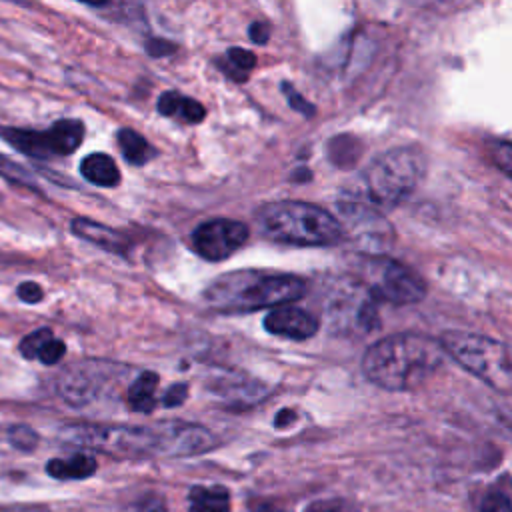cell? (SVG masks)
<instances>
[{"label":"cell","instance_id":"cell-12","mask_svg":"<svg viewBox=\"0 0 512 512\" xmlns=\"http://www.w3.org/2000/svg\"><path fill=\"white\" fill-rule=\"evenodd\" d=\"M212 392L228 404L236 406H248L254 402H260L270 390L258 380H252L244 374H232V376H222L220 380L212 382Z\"/></svg>","mask_w":512,"mask_h":512},{"label":"cell","instance_id":"cell-35","mask_svg":"<svg viewBox=\"0 0 512 512\" xmlns=\"http://www.w3.org/2000/svg\"><path fill=\"white\" fill-rule=\"evenodd\" d=\"M0 512H50V508L42 504H6L0 506Z\"/></svg>","mask_w":512,"mask_h":512},{"label":"cell","instance_id":"cell-24","mask_svg":"<svg viewBox=\"0 0 512 512\" xmlns=\"http://www.w3.org/2000/svg\"><path fill=\"white\" fill-rule=\"evenodd\" d=\"M6 440L22 452H30L38 446V434L34 428H30L28 424H10L6 428Z\"/></svg>","mask_w":512,"mask_h":512},{"label":"cell","instance_id":"cell-14","mask_svg":"<svg viewBox=\"0 0 512 512\" xmlns=\"http://www.w3.org/2000/svg\"><path fill=\"white\" fill-rule=\"evenodd\" d=\"M156 108L162 116L174 118V120H180V122H186V124H198L206 116V110L198 100L188 98V96H184L180 92H174V90L164 92L158 98Z\"/></svg>","mask_w":512,"mask_h":512},{"label":"cell","instance_id":"cell-2","mask_svg":"<svg viewBox=\"0 0 512 512\" xmlns=\"http://www.w3.org/2000/svg\"><path fill=\"white\" fill-rule=\"evenodd\" d=\"M304 290V280L294 274L232 270L206 286L204 300L210 308L220 312H254L288 306L302 298Z\"/></svg>","mask_w":512,"mask_h":512},{"label":"cell","instance_id":"cell-1","mask_svg":"<svg viewBox=\"0 0 512 512\" xmlns=\"http://www.w3.org/2000/svg\"><path fill=\"white\" fill-rule=\"evenodd\" d=\"M444 350L438 340L402 332L376 340L362 358L364 376L378 388L404 392L426 382L444 362Z\"/></svg>","mask_w":512,"mask_h":512},{"label":"cell","instance_id":"cell-5","mask_svg":"<svg viewBox=\"0 0 512 512\" xmlns=\"http://www.w3.org/2000/svg\"><path fill=\"white\" fill-rule=\"evenodd\" d=\"M438 342L444 354H450L464 370L480 378L484 384L498 392L510 390L512 364L510 350L504 342L464 330L444 332Z\"/></svg>","mask_w":512,"mask_h":512},{"label":"cell","instance_id":"cell-34","mask_svg":"<svg viewBox=\"0 0 512 512\" xmlns=\"http://www.w3.org/2000/svg\"><path fill=\"white\" fill-rule=\"evenodd\" d=\"M146 48H148V52H150L152 56H166V54H172V52L176 50L172 42H166V40H160V38L150 40Z\"/></svg>","mask_w":512,"mask_h":512},{"label":"cell","instance_id":"cell-23","mask_svg":"<svg viewBox=\"0 0 512 512\" xmlns=\"http://www.w3.org/2000/svg\"><path fill=\"white\" fill-rule=\"evenodd\" d=\"M354 148L356 150L362 148L356 138H352V136H338V138L330 140L328 152H330V158H332L334 164L348 166V164L356 162V158L360 156V152H354Z\"/></svg>","mask_w":512,"mask_h":512},{"label":"cell","instance_id":"cell-31","mask_svg":"<svg viewBox=\"0 0 512 512\" xmlns=\"http://www.w3.org/2000/svg\"><path fill=\"white\" fill-rule=\"evenodd\" d=\"M16 294L26 304H38L44 298V292H42L40 284H36V282H22L16 288Z\"/></svg>","mask_w":512,"mask_h":512},{"label":"cell","instance_id":"cell-3","mask_svg":"<svg viewBox=\"0 0 512 512\" xmlns=\"http://www.w3.org/2000/svg\"><path fill=\"white\" fill-rule=\"evenodd\" d=\"M262 236L290 246H334L344 238V226L328 210L302 202L278 200L256 212Z\"/></svg>","mask_w":512,"mask_h":512},{"label":"cell","instance_id":"cell-29","mask_svg":"<svg viewBox=\"0 0 512 512\" xmlns=\"http://www.w3.org/2000/svg\"><path fill=\"white\" fill-rule=\"evenodd\" d=\"M306 512H356V510L346 500L332 498V500H316V502H312L306 508Z\"/></svg>","mask_w":512,"mask_h":512},{"label":"cell","instance_id":"cell-26","mask_svg":"<svg viewBox=\"0 0 512 512\" xmlns=\"http://www.w3.org/2000/svg\"><path fill=\"white\" fill-rule=\"evenodd\" d=\"M478 512H512L510 496L502 490H492L482 498Z\"/></svg>","mask_w":512,"mask_h":512},{"label":"cell","instance_id":"cell-11","mask_svg":"<svg viewBox=\"0 0 512 512\" xmlns=\"http://www.w3.org/2000/svg\"><path fill=\"white\" fill-rule=\"evenodd\" d=\"M264 328L266 332L280 338L306 340L318 332L320 322L308 310H302L296 306H278L266 314Z\"/></svg>","mask_w":512,"mask_h":512},{"label":"cell","instance_id":"cell-27","mask_svg":"<svg viewBox=\"0 0 512 512\" xmlns=\"http://www.w3.org/2000/svg\"><path fill=\"white\" fill-rule=\"evenodd\" d=\"M64 354H66V344H64L60 338L52 336V338L40 348L38 360H40L42 364H46V366H52V364L60 362V360L64 358Z\"/></svg>","mask_w":512,"mask_h":512},{"label":"cell","instance_id":"cell-21","mask_svg":"<svg viewBox=\"0 0 512 512\" xmlns=\"http://www.w3.org/2000/svg\"><path fill=\"white\" fill-rule=\"evenodd\" d=\"M116 140L124 160L134 166H142L156 156V150L152 148V144L132 128H120L116 134Z\"/></svg>","mask_w":512,"mask_h":512},{"label":"cell","instance_id":"cell-8","mask_svg":"<svg viewBox=\"0 0 512 512\" xmlns=\"http://www.w3.org/2000/svg\"><path fill=\"white\" fill-rule=\"evenodd\" d=\"M124 372L126 366H118L114 362L82 360L72 364L58 376L56 392L66 404L82 408L94 402L102 394L106 384L116 376H122Z\"/></svg>","mask_w":512,"mask_h":512},{"label":"cell","instance_id":"cell-19","mask_svg":"<svg viewBox=\"0 0 512 512\" xmlns=\"http://www.w3.org/2000/svg\"><path fill=\"white\" fill-rule=\"evenodd\" d=\"M158 374L152 370H144L136 376V380L126 390V404L134 412H152L158 404L156 400Z\"/></svg>","mask_w":512,"mask_h":512},{"label":"cell","instance_id":"cell-25","mask_svg":"<svg viewBox=\"0 0 512 512\" xmlns=\"http://www.w3.org/2000/svg\"><path fill=\"white\" fill-rule=\"evenodd\" d=\"M52 330L50 328H38L34 332H30L28 336H24L20 340V354L26 358V360H34L38 358V352L40 348L52 338Z\"/></svg>","mask_w":512,"mask_h":512},{"label":"cell","instance_id":"cell-18","mask_svg":"<svg viewBox=\"0 0 512 512\" xmlns=\"http://www.w3.org/2000/svg\"><path fill=\"white\" fill-rule=\"evenodd\" d=\"M98 464L96 458H92L90 454H74L68 458H52L46 464V472L48 476L56 478V480H82L88 478L96 472Z\"/></svg>","mask_w":512,"mask_h":512},{"label":"cell","instance_id":"cell-37","mask_svg":"<svg viewBox=\"0 0 512 512\" xmlns=\"http://www.w3.org/2000/svg\"><path fill=\"white\" fill-rule=\"evenodd\" d=\"M250 512H286V510H282V508H278V506H274V504H254L252 508H250Z\"/></svg>","mask_w":512,"mask_h":512},{"label":"cell","instance_id":"cell-4","mask_svg":"<svg viewBox=\"0 0 512 512\" xmlns=\"http://www.w3.org/2000/svg\"><path fill=\"white\" fill-rule=\"evenodd\" d=\"M426 154L418 146H398L378 156L362 172V196L350 198L372 210H392L404 202L426 174Z\"/></svg>","mask_w":512,"mask_h":512},{"label":"cell","instance_id":"cell-22","mask_svg":"<svg viewBox=\"0 0 512 512\" xmlns=\"http://www.w3.org/2000/svg\"><path fill=\"white\" fill-rule=\"evenodd\" d=\"M254 66H256V56L250 50L236 48V46L228 48L226 56L220 58V64H218V68L226 76H230L234 82H244Z\"/></svg>","mask_w":512,"mask_h":512},{"label":"cell","instance_id":"cell-36","mask_svg":"<svg viewBox=\"0 0 512 512\" xmlns=\"http://www.w3.org/2000/svg\"><path fill=\"white\" fill-rule=\"evenodd\" d=\"M296 420V412L294 410H288V408H282L276 418H274V426L276 428H284V426H290L292 422Z\"/></svg>","mask_w":512,"mask_h":512},{"label":"cell","instance_id":"cell-17","mask_svg":"<svg viewBox=\"0 0 512 512\" xmlns=\"http://www.w3.org/2000/svg\"><path fill=\"white\" fill-rule=\"evenodd\" d=\"M80 174L94 186L112 188L120 182V170L116 162L104 152H92L80 162Z\"/></svg>","mask_w":512,"mask_h":512},{"label":"cell","instance_id":"cell-10","mask_svg":"<svg viewBox=\"0 0 512 512\" xmlns=\"http://www.w3.org/2000/svg\"><path fill=\"white\" fill-rule=\"evenodd\" d=\"M156 430L160 436V454L166 456H196L218 444L216 436L200 424L166 422L156 426Z\"/></svg>","mask_w":512,"mask_h":512},{"label":"cell","instance_id":"cell-9","mask_svg":"<svg viewBox=\"0 0 512 512\" xmlns=\"http://www.w3.org/2000/svg\"><path fill=\"white\" fill-rule=\"evenodd\" d=\"M248 234V226L238 220L214 218L194 228L190 234V246L200 258L220 262L232 256L248 240Z\"/></svg>","mask_w":512,"mask_h":512},{"label":"cell","instance_id":"cell-15","mask_svg":"<svg viewBox=\"0 0 512 512\" xmlns=\"http://www.w3.org/2000/svg\"><path fill=\"white\" fill-rule=\"evenodd\" d=\"M0 136L12 144L18 152L32 158H50V138L46 130H30V128H0Z\"/></svg>","mask_w":512,"mask_h":512},{"label":"cell","instance_id":"cell-7","mask_svg":"<svg viewBox=\"0 0 512 512\" xmlns=\"http://www.w3.org/2000/svg\"><path fill=\"white\" fill-rule=\"evenodd\" d=\"M360 284L374 300L396 306L416 304L426 296V282L406 264L388 256L368 258L362 266Z\"/></svg>","mask_w":512,"mask_h":512},{"label":"cell","instance_id":"cell-20","mask_svg":"<svg viewBox=\"0 0 512 512\" xmlns=\"http://www.w3.org/2000/svg\"><path fill=\"white\" fill-rule=\"evenodd\" d=\"M188 512H230V492L224 486H194L188 492Z\"/></svg>","mask_w":512,"mask_h":512},{"label":"cell","instance_id":"cell-16","mask_svg":"<svg viewBox=\"0 0 512 512\" xmlns=\"http://www.w3.org/2000/svg\"><path fill=\"white\" fill-rule=\"evenodd\" d=\"M52 156H68L78 150L84 140V124L76 118H62L54 122L48 130Z\"/></svg>","mask_w":512,"mask_h":512},{"label":"cell","instance_id":"cell-30","mask_svg":"<svg viewBox=\"0 0 512 512\" xmlns=\"http://www.w3.org/2000/svg\"><path fill=\"white\" fill-rule=\"evenodd\" d=\"M188 398V384L184 382H178V384H172L164 396H162V406L166 408H176L180 404H184V400Z\"/></svg>","mask_w":512,"mask_h":512},{"label":"cell","instance_id":"cell-6","mask_svg":"<svg viewBox=\"0 0 512 512\" xmlns=\"http://www.w3.org/2000/svg\"><path fill=\"white\" fill-rule=\"evenodd\" d=\"M60 440L72 446L118 456L160 454V436L156 426L68 424L60 430Z\"/></svg>","mask_w":512,"mask_h":512},{"label":"cell","instance_id":"cell-32","mask_svg":"<svg viewBox=\"0 0 512 512\" xmlns=\"http://www.w3.org/2000/svg\"><path fill=\"white\" fill-rule=\"evenodd\" d=\"M136 512H168V510H166V504L160 496H144L138 502Z\"/></svg>","mask_w":512,"mask_h":512},{"label":"cell","instance_id":"cell-13","mask_svg":"<svg viewBox=\"0 0 512 512\" xmlns=\"http://www.w3.org/2000/svg\"><path fill=\"white\" fill-rule=\"evenodd\" d=\"M70 230L90 242V244H96L98 248L102 250H108V252H114V254H126L128 252V238L120 232V230H114L106 224H100V222H94L90 218H74L70 222Z\"/></svg>","mask_w":512,"mask_h":512},{"label":"cell","instance_id":"cell-33","mask_svg":"<svg viewBox=\"0 0 512 512\" xmlns=\"http://www.w3.org/2000/svg\"><path fill=\"white\" fill-rule=\"evenodd\" d=\"M248 36H250V40L256 42V44H264V42L268 40V36H270V28H268V24L256 20V22L250 24Z\"/></svg>","mask_w":512,"mask_h":512},{"label":"cell","instance_id":"cell-28","mask_svg":"<svg viewBox=\"0 0 512 512\" xmlns=\"http://www.w3.org/2000/svg\"><path fill=\"white\" fill-rule=\"evenodd\" d=\"M282 92L286 94V100H288V106L292 108V110H296V112H300V114H306V116H314V112H316V108L300 94V92H296L294 90V86L292 84H288V82H282Z\"/></svg>","mask_w":512,"mask_h":512}]
</instances>
